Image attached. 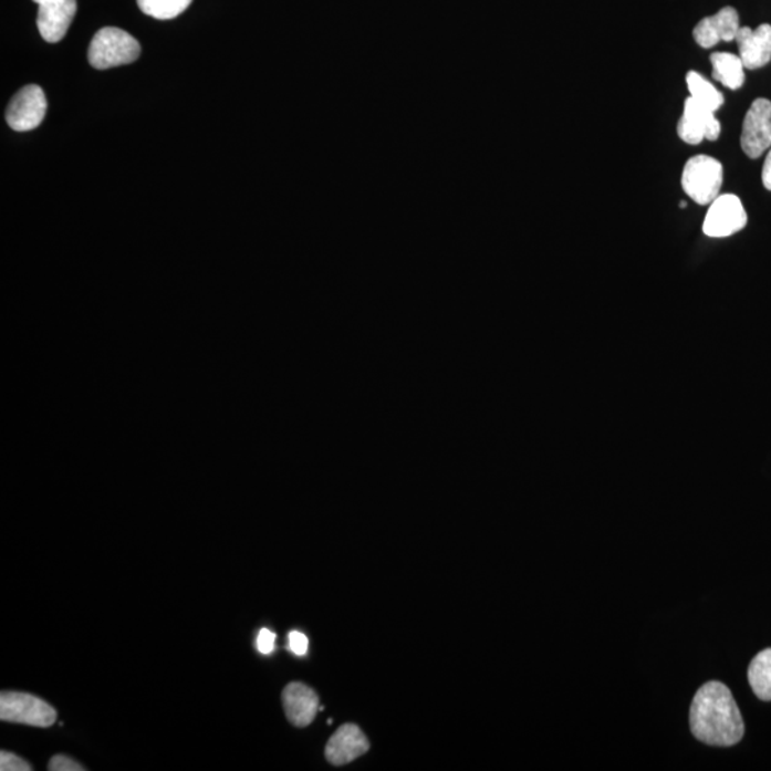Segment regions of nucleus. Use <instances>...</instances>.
<instances>
[{"instance_id":"nucleus-3","label":"nucleus","mask_w":771,"mask_h":771,"mask_svg":"<svg viewBox=\"0 0 771 771\" xmlns=\"http://www.w3.org/2000/svg\"><path fill=\"white\" fill-rule=\"evenodd\" d=\"M723 185V166L707 155L687 160L681 175V186L686 195L701 206L710 205L719 198Z\"/></svg>"},{"instance_id":"nucleus-16","label":"nucleus","mask_w":771,"mask_h":771,"mask_svg":"<svg viewBox=\"0 0 771 771\" xmlns=\"http://www.w3.org/2000/svg\"><path fill=\"white\" fill-rule=\"evenodd\" d=\"M686 83L687 87H689L690 97H694L699 105L715 113L723 106V93L717 91L706 77L700 75V73L695 71L687 73Z\"/></svg>"},{"instance_id":"nucleus-4","label":"nucleus","mask_w":771,"mask_h":771,"mask_svg":"<svg viewBox=\"0 0 771 771\" xmlns=\"http://www.w3.org/2000/svg\"><path fill=\"white\" fill-rule=\"evenodd\" d=\"M0 719L33 727H51L58 719L56 710L45 700L21 691L0 695Z\"/></svg>"},{"instance_id":"nucleus-22","label":"nucleus","mask_w":771,"mask_h":771,"mask_svg":"<svg viewBox=\"0 0 771 771\" xmlns=\"http://www.w3.org/2000/svg\"><path fill=\"white\" fill-rule=\"evenodd\" d=\"M761 181H763L765 189L771 190V149L765 156L763 170H761Z\"/></svg>"},{"instance_id":"nucleus-18","label":"nucleus","mask_w":771,"mask_h":771,"mask_svg":"<svg viewBox=\"0 0 771 771\" xmlns=\"http://www.w3.org/2000/svg\"><path fill=\"white\" fill-rule=\"evenodd\" d=\"M0 770L2 771H31L32 765L19 758V756L2 751L0 753Z\"/></svg>"},{"instance_id":"nucleus-14","label":"nucleus","mask_w":771,"mask_h":771,"mask_svg":"<svg viewBox=\"0 0 771 771\" xmlns=\"http://www.w3.org/2000/svg\"><path fill=\"white\" fill-rule=\"evenodd\" d=\"M713 66V79L731 91H738L744 85V65L740 56L733 53L717 52L710 56Z\"/></svg>"},{"instance_id":"nucleus-8","label":"nucleus","mask_w":771,"mask_h":771,"mask_svg":"<svg viewBox=\"0 0 771 771\" xmlns=\"http://www.w3.org/2000/svg\"><path fill=\"white\" fill-rule=\"evenodd\" d=\"M721 134L720 122L715 112L699 105L694 97H687L685 111L677 124V135L685 144L700 145L705 139L715 142Z\"/></svg>"},{"instance_id":"nucleus-1","label":"nucleus","mask_w":771,"mask_h":771,"mask_svg":"<svg viewBox=\"0 0 771 771\" xmlns=\"http://www.w3.org/2000/svg\"><path fill=\"white\" fill-rule=\"evenodd\" d=\"M690 727L696 739L719 748H730L743 739V717L729 687L720 681L700 687L691 704Z\"/></svg>"},{"instance_id":"nucleus-5","label":"nucleus","mask_w":771,"mask_h":771,"mask_svg":"<svg viewBox=\"0 0 771 771\" xmlns=\"http://www.w3.org/2000/svg\"><path fill=\"white\" fill-rule=\"evenodd\" d=\"M748 225V213L736 195H719L710 204L706 215L704 232L709 238H729L740 232Z\"/></svg>"},{"instance_id":"nucleus-13","label":"nucleus","mask_w":771,"mask_h":771,"mask_svg":"<svg viewBox=\"0 0 771 771\" xmlns=\"http://www.w3.org/2000/svg\"><path fill=\"white\" fill-rule=\"evenodd\" d=\"M283 706L289 721L296 727L312 723L319 709L316 691L303 683H291L283 690Z\"/></svg>"},{"instance_id":"nucleus-7","label":"nucleus","mask_w":771,"mask_h":771,"mask_svg":"<svg viewBox=\"0 0 771 771\" xmlns=\"http://www.w3.org/2000/svg\"><path fill=\"white\" fill-rule=\"evenodd\" d=\"M48 103L45 93L37 85L24 86L14 95L8 107L7 121L17 132L37 129L46 115Z\"/></svg>"},{"instance_id":"nucleus-23","label":"nucleus","mask_w":771,"mask_h":771,"mask_svg":"<svg viewBox=\"0 0 771 771\" xmlns=\"http://www.w3.org/2000/svg\"><path fill=\"white\" fill-rule=\"evenodd\" d=\"M686 206H687L686 201H681L680 208H686Z\"/></svg>"},{"instance_id":"nucleus-11","label":"nucleus","mask_w":771,"mask_h":771,"mask_svg":"<svg viewBox=\"0 0 771 771\" xmlns=\"http://www.w3.org/2000/svg\"><path fill=\"white\" fill-rule=\"evenodd\" d=\"M736 42L746 69L756 71L771 61V24L763 23L758 29L740 28Z\"/></svg>"},{"instance_id":"nucleus-9","label":"nucleus","mask_w":771,"mask_h":771,"mask_svg":"<svg viewBox=\"0 0 771 771\" xmlns=\"http://www.w3.org/2000/svg\"><path fill=\"white\" fill-rule=\"evenodd\" d=\"M39 4L38 29L49 43L65 38L76 14V0H33Z\"/></svg>"},{"instance_id":"nucleus-15","label":"nucleus","mask_w":771,"mask_h":771,"mask_svg":"<svg viewBox=\"0 0 771 771\" xmlns=\"http://www.w3.org/2000/svg\"><path fill=\"white\" fill-rule=\"evenodd\" d=\"M749 683L760 700L771 701V648L760 652L751 660Z\"/></svg>"},{"instance_id":"nucleus-10","label":"nucleus","mask_w":771,"mask_h":771,"mask_svg":"<svg viewBox=\"0 0 771 771\" xmlns=\"http://www.w3.org/2000/svg\"><path fill=\"white\" fill-rule=\"evenodd\" d=\"M739 13L734 8L726 7L715 17L705 18L697 23L694 31L697 45L711 49L719 42H733L740 29Z\"/></svg>"},{"instance_id":"nucleus-12","label":"nucleus","mask_w":771,"mask_h":771,"mask_svg":"<svg viewBox=\"0 0 771 771\" xmlns=\"http://www.w3.org/2000/svg\"><path fill=\"white\" fill-rule=\"evenodd\" d=\"M371 749L369 740L356 725H343L326 744V759L343 765L361 758Z\"/></svg>"},{"instance_id":"nucleus-17","label":"nucleus","mask_w":771,"mask_h":771,"mask_svg":"<svg viewBox=\"0 0 771 771\" xmlns=\"http://www.w3.org/2000/svg\"><path fill=\"white\" fill-rule=\"evenodd\" d=\"M190 3L191 0H137L142 12L159 21L178 18Z\"/></svg>"},{"instance_id":"nucleus-2","label":"nucleus","mask_w":771,"mask_h":771,"mask_svg":"<svg viewBox=\"0 0 771 771\" xmlns=\"http://www.w3.org/2000/svg\"><path fill=\"white\" fill-rule=\"evenodd\" d=\"M139 56V42L119 28L101 29L93 37L90 53H87L91 65L100 71L129 65Z\"/></svg>"},{"instance_id":"nucleus-21","label":"nucleus","mask_w":771,"mask_h":771,"mask_svg":"<svg viewBox=\"0 0 771 771\" xmlns=\"http://www.w3.org/2000/svg\"><path fill=\"white\" fill-rule=\"evenodd\" d=\"M308 647H309V640L308 637L303 635L301 632H292L291 635H289V648L294 653L296 656H304L308 653Z\"/></svg>"},{"instance_id":"nucleus-20","label":"nucleus","mask_w":771,"mask_h":771,"mask_svg":"<svg viewBox=\"0 0 771 771\" xmlns=\"http://www.w3.org/2000/svg\"><path fill=\"white\" fill-rule=\"evenodd\" d=\"M274 642H277V635L270 632L269 628H262L257 638L258 650L262 655H270L274 650Z\"/></svg>"},{"instance_id":"nucleus-6","label":"nucleus","mask_w":771,"mask_h":771,"mask_svg":"<svg viewBox=\"0 0 771 771\" xmlns=\"http://www.w3.org/2000/svg\"><path fill=\"white\" fill-rule=\"evenodd\" d=\"M741 149L750 159H759L771 147V102L759 97L746 113L740 137Z\"/></svg>"},{"instance_id":"nucleus-19","label":"nucleus","mask_w":771,"mask_h":771,"mask_svg":"<svg viewBox=\"0 0 771 771\" xmlns=\"http://www.w3.org/2000/svg\"><path fill=\"white\" fill-rule=\"evenodd\" d=\"M48 769L51 771H83L85 768L77 761L67 758L65 754H58L49 761Z\"/></svg>"}]
</instances>
